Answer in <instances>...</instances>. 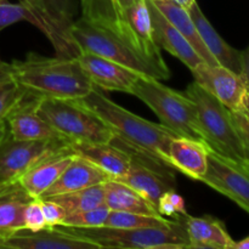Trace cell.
<instances>
[{
    "mask_svg": "<svg viewBox=\"0 0 249 249\" xmlns=\"http://www.w3.org/2000/svg\"><path fill=\"white\" fill-rule=\"evenodd\" d=\"M7 130H9V129H7L6 121H5V119H4V121H0V142H1L2 139L5 138Z\"/></svg>",
    "mask_w": 249,
    "mask_h": 249,
    "instance_id": "8d00e7d4",
    "label": "cell"
},
{
    "mask_svg": "<svg viewBox=\"0 0 249 249\" xmlns=\"http://www.w3.org/2000/svg\"><path fill=\"white\" fill-rule=\"evenodd\" d=\"M10 72L26 95L33 99L79 100L95 89L77 57H46L29 53L9 63Z\"/></svg>",
    "mask_w": 249,
    "mask_h": 249,
    "instance_id": "6da1fadb",
    "label": "cell"
},
{
    "mask_svg": "<svg viewBox=\"0 0 249 249\" xmlns=\"http://www.w3.org/2000/svg\"><path fill=\"white\" fill-rule=\"evenodd\" d=\"M190 16L194 19L195 24H196L198 33L201 36L202 40H203L204 45L207 46L209 53L215 57L219 65L224 66V67L229 68L236 74L241 77L242 73V57H241V51L236 50L231 45H229L220 34L215 31L206 15L203 14L202 9L197 1L192 4V6L189 9Z\"/></svg>",
    "mask_w": 249,
    "mask_h": 249,
    "instance_id": "d6986e66",
    "label": "cell"
},
{
    "mask_svg": "<svg viewBox=\"0 0 249 249\" xmlns=\"http://www.w3.org/2000/svg\"><path fill=\"white\" fill-rule=\"evenodd\" d=\"M36 100L23 97L21 102L5 118L10 135L16 140H49L62 139L40 116L36 109Z\"/></svg>",
    "mask_w": 249,
    "mask_h": 249,
    "instance_id": "2e32d148",
    "label": "cell"
},
{
    "mask_svg": "<svg viewBox=\"0 0 249 249\" xmlns=\"http://www.w3.org/2000/svg\"><path fill=\"white\" fill-rule=\"evenodd\" d=\"M68 145L74 155L89 160L95 167L106 173L109 179H118L123 177L130 167V151L116 139L108 143L68 141Z\"/></svg>",
    "mask_w": 249,
    "mask_h": 249,
    "instance_id": "9a60e30c",
    "label": "cell"
},
{
    "mask_svg": "<svg viewBox=\"0 0 249 249\" xmlns=\"http://www.w3.org/2000/svg\"><path fill=\"white\" fill-rule=\"evenodd\" d=\"M249 214V165L223 157L208 148V167L199 180Z\"/></svg>",
    "mask_w": 249,
    "mask_h": 249,
    "instance_id": "9c48e42d",
    "label": "cell"
},
{
    "mask_svg": "<svg viewBox=\"0 0 249 249\" xmlns=\"http://www.w3.org/2000/svg\"><path fill=\"white\" fill-rule=\"evenodd\" d=\"M77 101L96 114L111 129L116 140L130 150L173 169L168 150L170 141L177 135L169 129L131 113L101 94L96 88L88 96Z\"/></svg>",
    "mask_w": 249,
    "mask_h": 249,
    "instance_id": "7a4b0ae2",
    "label": "cell"
},
{
    "mask_svg": "<svg viewBox=\"0 0 249 249\" xmlns=\"http://www.w3.org/2000/svg\"><path fill=\"white\" fill-rule=\"evenodd\" d=\"M153 2L157 6V9L164 15L165 18L186 38L190 45L195 49L199 57L203 60V62L212 66L219 65L215 57L209 53L207 46L204 45L196 24H195L192 17L190 16L189 10L175 2L174 0H153Z\"/></svg>",
    "mask_w": 249,
    "mask_h": 249,
    "instance_id": "603a6c76",
    "label": "cell"
},
{
    "mask_svg": "<svg viewBox=\"0 0 249 249\" xmlns=\"http://www.w3.org/2000/svg\"><path fill=\"white\" fill-rule=\"evenodd\" d=\"M185 94L196 105L199 126L209 150L235 162L246 163L242 143L233 125L230 109L196 82L186 88Z\"/></svg>",
    "mask_w": 249,
    "mask_h": 249,
    "instance_id": "8992f818",
    "label": "cell"
},
{
    "mask_svg": "<svg viewBox=\"0 0 249 249\" xmlns=\"http://www.w3.org/2000/svg\"><path fill=\"white\" fill-rule=\"evenodd\" d=\"M105 204L109 211L129 212L145 215L162 216L157 207L141 196L139 192L117 180H107L104 182Z\"/></svg>",
    "mask_w": 249,
    "mask_h": 249,
    "instance_id": "cb8c5ba5",
    "label": "cell"
},
{
    "mask_svg": "<svg viewBox=\"0 0 249 249\" xmlns=\"http://www.w3.org/2000/svg\"><path fill=\"white\" fill-rule=\"evenodd\" d=\"M23 229H28L31 231H38L46 228L40 198H33L27 204L23 213Z\"/></svg>",
    "mask_w": 249,
    "mask_h": 249,
    "instance_id": "4dcf8cb0",
    "label": "cell"
},
{
    "mask_svg": "<svg viewBox=\"0 0 249 249\" xmlns=\"http://www.w3.org/2000/svg\"><path fill=\"white\" fill-rule=\"evenodd\" d=\"M0 248L11 249H100L88 238L65 231L60 226L38 231L21 229L2 238Z\"/></svg>",
    "mask_w": 249,
    "mask_h": 249,
    "instance_id": "8fae6325",
    "label": "cell"
},
{
    "mask_svg": "<svg viewBox=\"0 0 249 249\" xmlns=\"http://www.w3.org/2000/svg\"><path fill=\"white\" fill-rule=\"evenodd\" d=\"M71 38L78 49V53H90L119 63L126 68L135 71L145 77H152L160 80L168 78L156 66L142 55L126 45L123 40L109 32L90 23L80 17L74 21L71 28Z\"/></svg>",
    "mask_w": 249,
    "mask_h": 249,
    "instance_id": "52a82bcc",
    "label": "cell"
},
{
    "mask_svg": "<svg viewBox=\"0 0 249 249\" xmlns=\"http://www.w3.org/2000/svg\"><path fill=\"white\" fill-rule=\"evenodd\" d=\"M238 111L241 113L245 114L246 117L249 119V89H247L243 94L242 100H241V105H240V109Z\"/></svg>",
    "mask_w": 249,
    "mask_h": 249,
    "instance_id": "e575fe53",
    "label": "cell"
},
{
    "mask_svg": "<svg viewBox=\"0 0 249 249\" xmlns=\"http://www.w3.org/2000/svg\"><path fill=\"white\" fill-rule=\"evenodd\" d=\"M169 162L173 169L179 170L191 179L199 181L208 167V146L202 141L175 136L170 141Z\"/></svg>",
    "mask_w": 249,
    "mask_h": 249,
    "instance_id": "e0dca14e",
    "label": "cell"
},
{
    "mask_svg": "<svg viewBox=\"0 0 249 249\" xmlns=\"http://www.w3.org/2000/svg\"><path fill=\"white\" fill-rule=\"evenodd\" d=\"M233 249H249V236L241 240L240 242H235Z\"/></svg>",
    "mask_w": 249,
    "mask_h": 249,
    "instance_id": "d590c367",
    "label": "cell"
},
{
    "mask_svg": "<svg viewBox=\"0 0 249 249\" xmlns=\"http://www.w3.org/2000/svg\"><path fill=\"white\" fill-rule=\"evenodd\" d=\"M24 96L26 92L11 75L9 63H5L0 73V121H4Z\"/></svg>",
    "mask_w": 249,
    "mask_h": 249,
    "instance_id": "83f0119b",
    "label": "cell"
},
{
    "mask_svg": "<svg viewBox=\"0 0 249 249\" xmlns=\"http://www.w3.org/2000/svg\"><path fill=\"white\" fill-rule=\"evenodd\" d=\"M77 60L94 87L106 91L131 94L134 84L141 77L135 71L95 53H80Z\"/></svg>",
    "mask_w": 249,
    "mask_h": 249,
    "instance_id": "4fadbf2b",
    "label": "cell"
},
{
    "mask_svg": "<svg viewBox=\"0 0 249 249\" xmlns=\"http://www.w3.org/2000/svg\"><path fill=\"white\" fill-rule=\"evenodd\" d=\"M0 242H1V238H0Z\"/></svg>",
    "mask_w": 249,
    "mask_h": 249,
    "instance_id": "60d3db41",
    "label": "cell"
},
{
    "mask_svg": "<svg viewBox=\"0 0 249 249\" xmlns=\"http://www.w3.org/2000/svg\"><path fill=\"white\" fill-rule=\"evenodd\" d=\"M74 157L72 150L44 160L19 178L18 182L32 198H40L58 179Z\"/></svg>",
    "mask_w": 249,
    "mask_h": 249,
    "instance_id": "44dd1931",
    "label": "cell"
},
{
    "mask_svg": "<svg viewBox=\"0 0 249 249\" xmlns=\"http://www.w3.org/2000/svg\"><path fill=\"white\" fill-rule=\"evenodd\" d=\"M191 72L195 82L230 111L240 109L241 100L247 90L240 75L221 65L212 66L206 62H202Z\"/></svg>",
    "mask_w": 249,
    "mask_h": 249,
    "instance_id": "7c38bea8",
    "label": "cell"
},
{
    "mask_svg": "<svg viewBox=\"0 0 249 249\" xmlns=\"http://www.w3.org/2000/svg\"><path fill=\"white\" fill-rule=\"evenodd\" d=\"M70 150L65 139L16 140L7 130L0 142V186L18 181L24 173L38 163Z\"/></svg>",
    "mask_w": 249,
    "mask_h": 249,
    "instance_id": "ba28073f",
    "label": "cell"
},
{
    "mask_svg": "<svg viewBox=\"0 0 249 249\" xmlns=\"http://www.w3.org/2000/svg\"><path fill=\"white\" fill-rule=\"evenodd\" d=\"M109 209L106 204L96 207V208L89 209V211L74 212L65 216L62 224L60 226H67V228H99L104 226L107 216H108Z\"/></svg>",
    "mask_w": 249,
    "mask_h": 249,
    "instance_id": "f1b7e54d",
    "label": "cell"
},
{
    "mask_svg": "<svg viewBox=\"0 0 249 249\" xmlns=\"http://www.w3.org/2000/svg\"><path fill=\"white\" fill-rule=\"evenodd\" d=\"M157 209L162 216H170L173 219L187 214L184 198L178 195L175 190L167 191L160 197L157 203Z\"/></svg>",
    "mask_w": 249,
    "mask_h": 249,
    "instance_id": "f546056e",
    "label": "cell"
},
{
    "mask_svg": "<svg viewBox=\"0 0 249 249\" xmlns=\"http://www.w3.org/2000/svg\"><path fill=\"white\" fill-rule=\"evenodd\" d=\"M0 1H1V0H0Z\"/></svg>",
    "mask_w": 249,
    "mask_h": 249,
    "instance_id": "b9f144b4",
    "label": "cell"
},
{
    "mask_svg": "<svg viewBox=\"0 0 249 249\" xmlns=\"http://www.w3.org/2000/svg\"><path fill=\"white\" fill-rule=\"evenodd\" d=\"M60 228L80 237L88 238L96 243L100 249H190L184 215L178 216L174 223L167 228Z\"/></svg>",
    "mask_w": 249,
    "mask_h": 249,
    "instance_id": "277c9868",
    "label": "cell"
},
{
    "mask_svg": "<svg viewBox=\"0 0 249 249\" xmlns=\"http://www.w3.org/2000/svg\"><path fill=\"white\" fill-rule=\"evenodd\" d=\"M39 116L70 142L108 143L116 139L111 129L77 100L38 99Z\"/></svg>",
    "mask_w": 249,
    "mask_h": 249,
    "instance_id": "5b68a950",
    "label": "cell"
},
{
    "mask_svg": "<svg viewBox=\"0 0 249 249\" xmlns=\"http://www.w3.org/2000/svg\"><path fill=\"white\" fill-rule=\"evenodd\" d=\"M107 180L111 179L106 173L95 167L89 160H84L80 156L74 155L73 160L66 167L62 174L58 177V179L53 182V186L41 197L78 191V190L85 189V187L92 186V185L104 184Z\"/></svg>",
    "mask_w": 249,
    "mask_h": 249,
    "instance_id": "ffe728a7",
    "label": "cell"
},
{
    "mask_svg": "<svg viewBox=\"0 0 249 249\" xmlns=\"http://www.w3.org/2000/svg\"><path fill=\"white\" fill-rule=\"evenodd\" d=\"M41 198H49L55 201L56 203L63 207L67 214L74 213V212L89 211V209L105 204V187L104 184H97L78 190V191L41 197Z\"/></svg>",
    "mask_w": 249,
    "mask_h": 249,
    "instance_id": "484cf974",
    "label": "cell"
},
{
    "mask_svg": "<svg viewBox=\"0 0 249 249\" xmlns=\"http://www.w3.org/2000/svg\"><path fill=\"white\" fill-rule=\"evenodd\" d=\"M19 1H22V2H27V1H28V0H19Z\"/></svg>",
    "mask_w": 249,
    "mask_h": 249,
    "instance_id": "ab89813d",
    "label": "cell"
},
{
    "mask_svg": "<svg viewBox=\"0 0 249 249\" xmlns=\"http://www.w3.org/2000/svg\"><path fill=\"white\" fill-rule=\"evenodd\" d=\"M24 4L39 12L45 22H48L68 44L77 49L71 38V28L75 21L74 15L77 11L74 0H28Z\"/></svg>",
    "mask_w": 249,
    "mask_h": 249,
    "instance_id": "d4e9b609",
    "label": "cell"
},
{
    "mask_svg": "<svg viewBox=\"0 0 249 249\" xmlns=\"http://www.w3.org/2000/svg\"><path fill=\"white\" fill-rule=\"evenodd\" d=\"M175 2H178L179 5H181L182 7H185L186 10H189L190 7L192 6V4H194L196 0H174Z\"/></svg>",
    "mask_w": 249,
    "mask_h": 249,
    "instance_id": "74e56055",
    "label": "cell"
},
{
    "mask_svg": "<svg viewBox=\"0 0 249 249\" xmlns=\"http://www.w3.org/2000/svg\"><path fill=\"white\" fill-rule=\"evenodd\" d=\"M233 125L240 136L242 143L243 153H245V162L249 165V119L240 111H230Z\"/></svg>",
    "mask_w": 249,
    "mask_h": 249,
    "instance_id": "d6a6232c",
    "label": "cell"
},
{
    "mask_svg": "<svg viewBox=\"0 0 249 249\" xmlns=\"http://www.w3.org/2000/svg\"><path fill=\"white\" fill-rule=\"evenodd\" d=\"M41 208H43L44 218L48 228H56L62 224L63 219L67 215V212L61 207L60 204L56 203L55 201L49 198H40Z\"/></svg>",
    "mask_w": 249,
    "mask_h": 249,
    "instance_id": "1f68e13d",
    "label": "cell"
},
{
    "mask_svg": "<svg viewBox=\"0 0 249 249\" xmlns=\"http://www.w3.org/2000/svg\"><path fill=\"white\" fill-rule=\"evenodd\" d=\"M147 1L148 11L151 17V26H152V36L156 45L160 50H165L181 61L190 71L195 70L197 66L203 62L195 49L190 45L184 36L168 21L164 15L157 9L153 0Z\"/></svg>",
    "mask_w": 249,
    "mask_h": 249,
    "instance_id": "5bb4252c",
    "label": "cell"
},
{
    "mask_svg": "<svg viewBox=\"0 0 249 249\" xmlns=\"http://www.w3.org/2000/svg\"><path fill=\"white\" fill-rule=\"evenodd\" d=\"M130 95L147 105L160 124L177 136L204 142L196 105L186 94L162 84L160 79L141 75L134 84Z\"/></svg>",
    "mask_w": 249,
    "mask_h": 249,
    "instance_id": "3957f363",
    "label": "cell"
},
{
    "mask_svg": "<svg viewBox=\"0 0 249 249\" xmlns=\"http://www.w3.org/2000/svg\"><path fill=\"white\" fill-rule=\"evenodd\" d=\"M126 148L131 153L129 170L123 177L112 180H117L128 185L157 207L158 201L165 192L175 190L174 175L169 172L170 168L167 165L150 160L146 156L140 155L129 147Z\"/></svg>",
    "mask_w": 249,
    "mask_h": 249,
    "instance_id": "30bf717a",
    "label": "cell"
},
{
    "mask_svg": "<svg viewBox=\"0 0 249 249\" xmlns=\"http://www.w3.org/2000/svg\"><path fill=\"white\" fill-rule=\"evenodd\" d=\"M177 219V218H175ZM174 220L165 219L164 216L145 215V214L129 213V212L109 211L105 221V228L112 229H142V228H167Z\"/></svg>",
    "mask_w": 249,
    "mask_h": 249,
    "instance_id": "4316f807",
    "label": "cell"
},
{
    "mask_svg": "<svg viewBox=\"0 0 249 249\" xmlns=\"http://www.w3.org/2000/svg\"><path fill=\"white\" fill-rule=\"evenodd\" d=\"M190 249H233L235 241L226 230L225 224L213 216L184 215Z\"/></svg>",
    "mask_w": 249,
    "mask_h": 249,
    "instance_id": "ac0fdd59",
    "label": "cell"
},
{
    "mask_svg": "<svg viewBox=\"0 0 249 249\" xmlns=\"http://www.w3.org/2000/svg\"><path fill=\"white\" fill-rule=\"evenodd\" d=\"M28 192L18 181L0 186V238L24 228L23 213L32 201Z\"/></svg>",
    "mask_w": 249,
    "mask_h": 249,
    "instance_id": "7402d4cb",
    "label": "cell"
},
{
    "mask_svg": "<svg viewBox=\"0 0 249 249\" xmlns=\"http://www.w3.org/2000/svg\"><path fill=\"white\" fill-rule=\"evenodd\" d=\"M4 66H5V62H2V61L0 60V73H1V71H2V68H4Z\"/></svg>",
    "mask_w": 249,
    "mask_h": 249,
    "instance_id": "f35d334b",
    "label": "cell"
},
{
    "mask_svg": "<svg viewBox=\"0 0 249 249\" xmlns=\"http://www.w3.org/2000/svg\"><path fill=\"white\" fill-rule=\"evenodd\" d=\"M241 57H242V73H241V78L245 82L247 89H249V45L246 50L241 51Z\"/></svg>",
    "mask_w": 249,
    "mask_h": 249,
    "instance_id": "836d02e7",
    "label": "cell"
}]
</instances>
